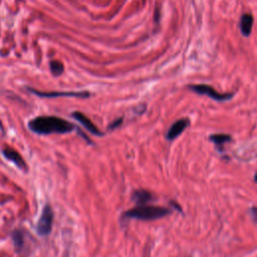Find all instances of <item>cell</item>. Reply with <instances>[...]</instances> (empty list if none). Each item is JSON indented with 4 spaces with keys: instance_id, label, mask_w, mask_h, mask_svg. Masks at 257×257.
Listing matches in <instances>:
<instances>
[{
    "instance_id": "cell-11",
    "label": "cell",
    "mask_w": 257,
    "mask_h": 257,
    "mask_svg": "<svg viewBox=\"0 0 257 257\" xmlns=\"http://www.w3.org/2000/svg\"><path fill=\"white\" fill-rule=\"evenodd\" d=\"M210 140L218 147H223L224 144L228 143L231 141V137L229 135H225V134H217V135H213L210 137Z\"/></svg>"
},
{
    "instance_id": "cell-7",
    "label": "cell",
    "mask_w": 257,
    "mask_h": 257,
    "mask_svg": "<svg viewBox=\"0 0 257 257\" xmlns=\"http://www.w3.org/2000/svg\"><path fill=\"white\" fill-rule=\"evenodd\" d=\"M72 116L73 118H75L78 122H80L89 133L95 135V136H101L102 134L99 132V130L93 124V122L87 117L85 116L83 113L79 112V111H74L72 112Z\"/></svg>"
},
{
    "instance_id": "cell-13",
    "label": "cell",
    "mask_w": 257,
    "mask_h": 257,
    "mask_svg": "<svg viewBox=\"0 0 257 257\" xmlns=\"http://www.w3.org/2000/svg\"><path fill=\"white\" fill-rule=\"evenodd\" d=\"M49 66H50V70H51L52 74L55 75V76L60 75V74L63 72V70H64L63 64H62L60 61H58V60H52V61H50Z\"/></svg>"
},
{
    "instance_id": "cell-15",
    "label": "cell",
    "mask_w": 257,
    "mask_h": 257,
    "mask_svg": "<svg viewBox=\"0 0 257 257\" xmlns=\"http://www.w3.org/2000/svg\"><path fill=\"white\" fill-rule=\"evenodd\" d=\"M251 212H252V214H253V216H254V219L257 220V208H256V207H253V208L251 209Z\"/></svg>"
},
{
    "instance_id": "cell-5",
    "label": "cell",
    "mask_w": 257,
    "mask_h": 257,
    "mask_svg": "<svg viewBox=\"0 0 257 257\" xmlns=\"http://www.w3.org/2000/svg\"><path fill=\"white\" fill-rule=\"evenodd\" d=\"M28 90L38 96L41 97H58V96H74V97H81L85 98L88 97L90 94L88 91H39L34 88H28Z\"/></svg>"
},
{
    "instance_id": "cell-1",
    "label": "cell",
    "mask_w": 257,
    "mask_h": 257,
    "mask_svg": "<svg viewBox=\"0 0 257 257\" xmlns=\"http://www.w3.org/2000/svg\"><path fill=\"white\" fill-rule=\"evenodd\" d=\"M28 127L39 135L66 134L73 130V124L66 119L57 116H37L28 122Z\"/></svg>"
},
{
    "instance_id": "cell-14",
    "label": "cell",
    "mask_w": 257,
    "mask_h": 257,
    "mask_svg": "<svg viewBox=\"0 0 257 257\" xmlns=\"http://www.w3.org/2000/svg\"><path fill=\"white\" fill-rule=\"evenodd\" d=\"M121 121H122V118H118L117 120H115V121H113L110 125H109V128L110 130H113V128H115L116 126H118L120 123H121Z\"/></svg>"
},
{
    "instance_id": "cell-3",
    "label": "cell",
    "mask_w": 257,
    "mask_h": 257,
    "mask_svg": "<svg viewBox=\"0 0 257 257\" xmlns=\"http://www.w3.org/2000/svg\"><path fill=\"white\" fill-rule=\"evenodd\" d=\"M52 222H53V211L51 209V206L47 204L43 207L40 218L37 222V226H36L37 233L41 236L48 235L52 228Z\"/></svg>"
},
{
    "instance_id": "cell-8",
    "label": "cell",
    "mask_w": 257,
    "mask_h": 257,
    "mask_svg": "<svg viewBox=\"0 0 257 257\" xmlns=\"http://www.w3.org/2000/svg\"><path fill=\"white\" fill-rule=\"evenodd\" d=\"M4 157L11 161L12 163H14L18 168L24 170L26 169V164H25V161L22 159V157L20 156V154L18 152H16L15 150L13 149H10V148H6L2 151Z\"/></svg>"
},
{
    "instance_id": "cell-9",
    "label": "cell",
    "mask_w": 257,
    "mask_h": 257,
    "mask_svg": "<svg viewBox=\"0 0 257 257\" xmlns=\"http://www.w3.org/2000/svg\"><path fill=\"white\" fill-rule=\"evenodd\" d=\"M240 30L244 36H249L252 31L253 26V16L251 14L245 13L240 18Z\"/></svg>"
},
{
    "instance_id": "cell-4",
    "label": "cell",
    "mask_w": 257,
    "mask_h": 257,
    "mask_svg": "<svg viewBox=\"0 0 257 257\" xmlns=\"http://www.w3.org/2000/svg\"><path fill=\"white\" fill-rule=\"evenodd\" d=\"M189 88L198 94H205L219 101L228 100L234 95L233 93H220L217 90H215L212 86L207 84H193V85H190Z\"/></svg>"
},
{
    "instance_id": "cell-6",
    "label": "cell",
    "mask_w": 257,
    "mask_h": 257,
    "mask_svg": "<svg viewBox=\"0 0 257 257\" xmlns=\"http://www.w3.org/2000/svg\"><path fill=\"white\" fill-rule=\"evenodd\" d=\"M190 120L188 118H181L177 121H175L171 127L169 128L168 133H167V140L169 141H173L175 140L177 137H179L189 125Z\"/></svg>"
},
{
    "instance_id": "cell-16",
    "label": "cell",
    "mask_w": 257,
    "mask_h": 257,
    "mask_svg": "<svg viewBox=\"0 0 257 257\" xmlns=\"http://www.w3.org/2000/svg\"><path fill=\"white\" fill-rule=\"evenodd\" d=\"M254 180H255V182H256V183H257V174H256V175H255V177H254Z\"/></svg>"
},
{
    "instance_id": "cell-12",
    "label": "cell",
    "mask_w": 257,
    "mask_h": 257,
    "mask_svg": "<svg viewBox=\"0 0 257 257\" xmlns=\"http://www.w3.org/2000/svg\"><path fill=\"white\" fill-rule=\"evenodd\" d=\"M12 240H13V243L15 246V250L20 251V249L22 248V246L24 244V237H23L22 232L19 230H15L12 234Z\"/></svg>"
},
{
    "instance_id": "cell-10",
    "label": "cell",
    "mask_w": 257,
    "mask_h": 257,
    "mask_svg": "<svg viewBox=\"0 0 257 257\" xmlns=\"http://www.w3.org/2000/svg\"><path fill=\"white\" fill-rule=\"evenodd\" d=\"M133 199L134 201L139 205H146L148 202H151L155 199V197L152 195L151 192L146 191V190H137L133 194Z\"/></svg>"
},
{
    "instance_id": "cell-2",
    "label": "cell",
    "mask_w": 257,
    "mask_h": 257,
    "mask_svg": "<svg viewBox=\"0 0 257 257\" xmlns=\"http://www.w3.org/2000/svg\"><path fill=\"white\" fill-rule=\"evenodd\" d=\"M171 210L161 206H153V205H142L136 208H132L123 213V218L126 219H138V220H156L161 219L169 214H171Z\"/></svg>"
}]
</instances>
